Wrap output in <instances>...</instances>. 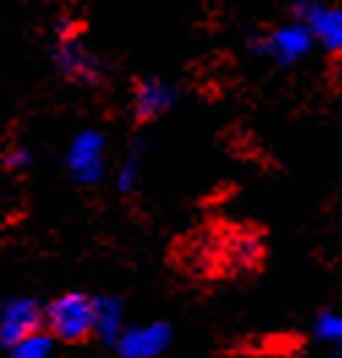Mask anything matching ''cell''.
I'll return each instance as SVG.
<instances>
[{"label": "cell", "mask_w": 342, "mask_h": 358, "mask_svg": "<svg viewBox=\"0 0 342 358\" xmlns=\"http://www.w3.org/2000/svg\"><path fill=\"white\" fill-rule=\"evenodd\" d=\"M50 336L66 345H83L96 331V301L85 293H63L44 309Z\"/></svg>", "instance_id": "6da1fadb"}, {"label": "cell", "mask_w": 342, "mask_h": 358, "mask_svg": "<svg viewBox=\"0 0 342 358\" xmlns=\"http://www.w3.org/2000/svg\"><path fill=\"white\" fill-rule=\"evenodd\" d=\"M266 255V246L260 233L252 230H233L222 236V268L230 273H247L260 268Z\"/></svg>", "instance_id": "7a4b0ae2"}, {"label": "cell", "mask_w": 342, "mask_h": 358, "mask_svg": "<svg viewBox=\"0 0 342 358\" xmlns=\"http://www.w3.org/2000/svg\"><path fill=\"white\" fill-rule=\"evenodd\" d=\"M41 329H44V312L38 309L36 301H11L0 317V342L17 348L20 342L41 334Z\"/></svg>", "instance_id": "3957f363"}, {"label": "cell", "mask_w": 342, "mask_h": 358, "mask_svg": "<svg viewBox=\"0 0 342 358\" xmlns=\"http://www.w3.org/2000/svg\"><path fill=\"white\" fill-rule=\"evenodd\" d=\"M170 101H173V93L159 80L143 77L134 83V118H137V123L156 118Z\"/></svg>", "instance_id": "277c9868"}, {"label": "cell", "mask_w": 342, "mask_h": 358, "mask_svg": "<svg viewBox=\"0 0 342 358\" xmlns=\"http://www.w3.org/2000/svg\"><path fill=\"white\" fill-rule=\"evenodd\" d=\"M299 14L307 17L312 30L329 50H342V8L323 6H299Z\"/></svg>", "instance_id": "5b68a950"}, {"label": "cell", "mask_w": 342, "mask_h": 358, "mask_svg": "<svg viewBox=\"0 0 342 358\" xmlns=\"http://www.w3.org/2000/svg\"><path fill=\"white\" fill-rule=\"evenodd\" d=\"M266 47L277 55L280 63H290V60H296L299 55L307 52V47H310V30L301 28V25L282 28L266 38Z\"/></svg>", "instance_id": "8992f818"}, {"label": "cell", "mask_w": 342, "mask_h": 358, "mask_svg": "<svg viewBox=\"0 0 342 358\" xmlns=\"http://www.w3.org/2000/svg\"><path fill=\"white\" fill-rule=\"evenodd\" d=\"M167 336H170L167 326L131 331V334H126L124 339H121V353L129 358H148L154 356V353H159L167 345Z\"/></svg>", "instance_id": "52a82bcc"}, {"label": "cell", "mask_w": 342, "mask_h": 358, "mask_svg": "<svg viewBox=\"0 0 342 358\" xmlns=\"http://www.w3.org/2000/svg\"><path fill=\"white\" fill-rule=\"evenodd\" d=\"M96 162H99V137H94V134L80 137L74 150H71V167H74L83 178H91Z\"/></svg>", "instance_id": "ba28073f"}, {"label": "cell", "mask_w": 342, "mask_h": 358, "mask_svg": "<svg viewBox=\"0 0 342 358\" xmlns=\"http://www.w3.org/2000/svg\"><path fill=\"white\" fill-rule=\"evenodd\" d=\"M14 353L11 358H47L50 353V334H36L31 339H25V342H20L17 348H11Z\"/></svg>", "instance_id": "9c48e42d"}, {"label": "cell", "mask_w": 342, "mask_h": 358, "mask_svg": "<svg viewBox=\"0 0 342 358\" xmlns=\"http://www.w3.org/2000/svg\"><path fill=\"white\" fill-rule=\"evenodd\" d=\"M318 336H323V339H342V317L337 315H332V312H323L320 317H318Z\"/></svg>", "instance_id": "30bf717a"}, {"label": "cell", "mask_w": 342, "mask_h": 358, "mask_svg": "<svg viewBox=\"0 0 342 358\" xmlns=\"http://www.w3.org/2000/svg\"><path fill=\"white\" fill-rule=\"evenodd\" d=\"M340 358H342V345H340Z\"/></svg>", "instance_id": "8fae6325"}]
</instances>
